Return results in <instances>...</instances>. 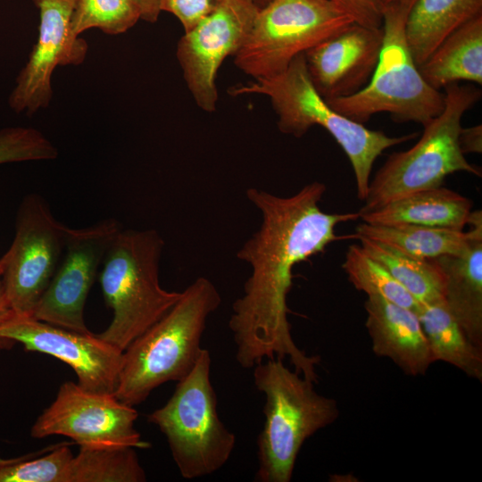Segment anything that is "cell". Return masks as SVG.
Instances as JSON below:
<instances>
[{
    "mask_svg": "<svg viewBox=\"0 0 482 482\" xmlns=\"http://www.w3.org/2000/svg\"><path fill=\"white\" fill-rule=\"evenodd\" d=\"M410 8H383V42L377 66L369 82L356 93L327 103L344 116L364 123L387 112L393 120L425 126L445 107V93L433 88L421 76L405 39Z\"/></svg>",
    "mask_w": 482,
    "mask_h": 482,
    "instance_id": "52a82bcc",
    "label": "cell"
},
{
    "mask_svg": "<svg viewBox=\"0 0 482 482\" xmlns=\"http://www.w3.org/2000/svg\"><path fill=\"white\" fill-rule=\"evenodd\" d=\"M416 0H380L383 8L387 5H403L411 9Z\"/></svg>",
    "mask_w": 482,
    "mask_h": 482,
    "instance_id": "e575fe53",
    "label": "cell"
},
{
    "mask_svg": "<svg viewBox=\"0 0 482 482\" xmlns=\"http://www.w3.org/2000/svg\"><path fill=\"white\" fill-rule=\"evenodd\" d=\"M220 303V292L207 278L189 284L170 310L123 352L114 395L134 407L159 386L185 378L204 349L208 318Z\"/></svg>",
    "mask_w": 482,
    "mask_h": 482,
    "instance_id": "7a4b0ae2",
    "label": "cell"
},
{
    "mask_svg": "<svg viewBox=\"0 0 482 482\" xmlns=\"http://www.w3.org/2000/svg\"><path fill=\"white\" fill-rule=\"evenodd\" d=\"M138 10L140 20L155 22L162 12L163 0H132Z\"/></svg>",
    "mask_w": 482,
    "mask_h": 482,
    "instance_id": "d6a6232c",
    "label": "cell"
},
{
    "mask_svg": "<svg viewBox=\"0 0 482 482\" xmlns=\"http://www.w3.org/2000/svg\"><path fill=\"white\" fill-rule=\"evenodd\" d=\"M472 201L443 186L424 189L361 212L363 222L379 225L415 224L463 230Z\"/></svg>",
    "mask_w": 482,
    "mask_h": 482,
    "instance_id": "d6986e66",
    "label": "cell"
},
{
    "mask_svg": "<svg viewBox=\"0 0 482 482\" xmlns=\"http://www.w3.org/2000/svg\"><path fill=\"white\" fill-rule=\"evenodd\" d=\"M259 8L252 0H222L209 15L179 38L176 56L195 104L216 110V77L224 60L245 43Z\"/></svg>",
    "mask_w": 482,
    "mask_h": 482,
    "instance_id": "4fadbf2b",
    "label": "cell"
},
{
    "mask_svg": "<svg viewBox=\"0 0 482 482\" xmlns=\"http://www.w3.org/2000/svg\"><path fill=\"white\" fill-rule=\"evenodd\" d=\"M416 312L434 362H447L467 376L482 381V348L468 338L444 299L421 303Z\"/></svg>",
    "mask_w": 482,
    "mask_h": 482,
    "instance_id": "7402d4cb",
    "label": "cell"
},
{
    "mask_svg": "<svg viewBox=\"0 0 482 482\" xmlns=\"http://www.w3.org/2000/svg\"><path fill=\"white\" fill-rule=\"evenodd\" d=\"M38 10V34L9 96L8 104L16 113L34 114L48 107L53 98L52 76L58 66L79 65L88 46L71 35L75 0H33Z\"/></svg>",
    "mask_w": 482,
    "mask_h": 482,
    "instance_id": "9a60e30c",
    "label": "cell"
},
{
    "mask_svg": "<svg viewBox=\"0 0 482 482\" xmlns=\"http://www.w3.org/2000/svg\"><path fill=\"white\" fill-rule=\"evenodd\" d=\"M443 111L424 127L418 142L410 149L390 154L370 180L365 212L417 191L441 187L445 178L457 171L480 177L461 151L459 133L461 118L481 97L471 84L453 83L445 87Z\"/></svg>",
    "mask_w": 482,
    "mask_h": 482,
    "instance_id": "8992f818",
    "label": "cell"
},
{
    "mask_svg": "<svg viewBox=\"0 0 482 482\" xmlns=\"http://www.w3.org/2000/svg\"><path fill=\"white\" fill-rule=\"evenodd\" d=\"M139 20L132 0H75L71 31L75 38L90 29L119 35L127 32Z\"/></svg>",
    "mask_w": 482,
    "mask_h": 482,
    "instance_id": "4316f807",
    "label": "cell"
},
{
    "mask_svg": "<svg viewBox=\"0 0 482 482\" xmlns=\"http://www.w3.org/2000/svg\"><path fill=\"white\" fill-rule=\"evenodd\" d=\"M67 228L41 195L22 199L12 243L0 258L4 291L13 314L32 317L61 261Z\"/></svg>",
    "mask_w": 482,
    "mask_h": 482,
    "instance_id": "30bf717a",
    "label": "cell"
},
{
    "mask_svg": "<svg viewBox=\"0 0 482 482\" xmlns=\"http://www.w3.org/2000/svg\"><path fill=\"white\" fill-rule=\"evenodd\" d=\"M326 186L305 185L290 196L249 188L248 200L260 211L258 230L242 245L237 257L251 266L244 294L232 304L229 327L236 345V360L245 369L266 359L287 357L295 370L314 383L320 358L310 356L295 343L288 322L287 298L293 269L341 238L340 223L360 219L359 212L328 213L319 205Z\"/></svg>",
    "mask_w": 482,
    "mask_h": 482,
    "instance_id": "6da1fadb",
    "label": "cell"
},
{
    "mask_svg": "<svg viewBox=\"0 0 482 482\" xmlns=\"http://www.w3.org/2000/svg\"><path fill=\"white\" fill-rule=\"evenodd\" d=\"M345 9L354 22L372 28H381L383 6L380 0H329Z\"/></svg>",
    "mask_w": 482,
    "mask_h": 482,
    "instance_id": "4dcf8cb0",
    "label": "cell"
},
{
    "mask_svg": "<svg viewBox=\"0 0 482 482\" xmlns=\"http://www.w3.org/2000/svg\"><path fill=\"white\" fill-rule=\"evenodd\" d=\"M70 443L50 445L0 467V482H64L73 457Z\"/></svg>",
    "mask_w": 482,
    "mask_h": 482,
    "instance_id": "83f0119b",
    "label": "cell"
},
{
    "mask_svg": "<svg viewBox=\"0 0 482 482\" xmlns=\"http://www.w3.org/2000/svg\"><path fill=\"white\" fill-rule=\"evenodd\" d=\"M122 229L112 218L91 226L67 228L62 258L32 317L79 333H90L84 307L100 264Z\"/></svg>",
    "mask_w": 482,
    "mask_h": 482,
    "instance_id": "7c38bea8",
    "label": "cell"
},
{
    "mask_svg": "<svg viewBox=\"0 0 482 482\" xmlns=\"http://www.w3.org/2000/svg\"><path fill=\"white\" fill-rule=\"evenodd\" d=\"M426 82L440 90L459 81L482 84V15L449 35L419 66Z\"/></svg>",
    "mask_w": 482,
    "mask_h": 482,
    "instance_id": "44dd1931",
    "label": "cell"
},
{
    "mask_svg": "<svg viewBox=\"0 0 482 482\" xmlns=\"http://www.w3.org/2000/svg\"><path fill=\"white\" fill-rule=\"evenodd\" d=\"M2 271H3V264L0 261V323H2L4 320H6L11 314L12 311L9 307L8 302L5 297V294L4 291V287L2 283Z\"/></svg>",
    "mask_w": 482,
    "mask_h": 482,
    "instance_id": "836d02e7",
    "label": "cell"
},
{
    "mask_svg": "<svg viewBox=\"0 0 482 482\" xmlns=\"http://www.w3.org/2000/svg\"><path fill=\"white\" fill-rule=\"evenodd\" d=\"M0 341L21 343L26 351L59 359L76 373L83 389L113 394L123 362V352L90 333H79L12 314L0 323Z\"/></svg>",
    "mask_w": 482,
    "mask_h": 482,
    "instance_id": "5bb4252c",
    "label": "cell"
},
{
    "mask_svg": "<svg viewBox=\"0 0 482 482\" xmlns=\"http://www.w3.org/2000/svg\"><path fill=\"white\" fill-rule=\"evenodd\" d=\"M353 22L329 0H270L259 9L234 62L253 79L277 75L296 56Z\"/></svg>",
    "mask_w": 482,
    "mask_h": 482,
    "instance_id": "9c48e42d",
    "label": "cell"
},
{
    "mask_svg": "<svg viewBox=\"0 0 482 482\" xmlns=\"http://www.w3.org/2000/svg\"><path fill=\"white\" fill-rule=\"evenodd\" d=\"M211 365V354L203 349L195 367L178 381L167 403L147 415V421L165 436L172 459L187 479L220 470L236 446L235 434L218 414Z\"/></svg>",
    "mask_w": 482,
    "mask_h": 482,
    "instance_id": "ba28073f",
    "label": "cell"
},
{
    "mask_svg": "<svg viewBox=\"0 0 482 482\" xmlns=\"http://www.w3.org/2000/svg\"><path fill=\"white\" fill-rule=\"evenodd\" d=\"M383 42V29L353 22L303 54L309 76L325 98L351 96L370 79Z\"/></svg>",
    "mask_w": 482,
    "mask_h": 482,
    "instance_id": "2e32d148",
    "label": "cell"
},
{
    "mask_svg": "<svg viewBox=\"0 0 482 482\" xmlns=\"http://www.w3.org/2000/svg\"><path fill=\"white\" fill-rule=\"evenodd\" d=\"M164 241L155 229H123L103 261L99 282L113 317L99 338L121 352L177 303L181 292L168 291L159 280Z\"/></svg>",
    "mask_w": 482,
    "mask_h": 482,
    "instance_id": "5b68a950",
    "label": "cell"
},
{
    "mask_svg": "<svg viewBox=\"0 0 482 482\" xmlns=\"http://www.w3.org/2000/svg\"><path fill=\"white\" fill-rule=\"evenodd\" d=\"M353 286L370 295L380 296L400 306L417 311L420 303L360 245H351L342 265Z\"/></svg>",
    "mask_w": 482,
    "mask_h": 482,
    "instance_id": "484cf974",
    "label": "cell"
},
{
    "mask_svg": "<svg viewBox=\"0 0 482 482\" xmlns=\"http://www.w3.org/2000/svg\"><path fill=\"white\" fill-rule=\"evenodd\" d=\"M354 235L386 243L422 260L461 254L475 240L468 231L415 224L379 225L362 222L356 227Z\"/></svg>",
    "mask_w": 482,
    "mask_h": 482,
    "instance_id": "603a6c76",
    "label": "cell"
},
{
    "mask_svg": "<svg viewBox=\"0 0 482 482\" xmlns=\"http://www.w3.org/2000/svg\"><path fill=\"white\" fill-rule=\"evenodd\" d=\"M229 95L267 96L278 116L280 132L301 137L313 126L327 130L349 159L355 177L357 197L368 195L376 159L387 148L417 137V133L390 137L372 130L334 110L318 92L309 76L303 54L296 56L282 72L253 79L229 89Z\"/></svg>",
    "mask_w": 482,
    "mask_h": 482,
    "instance_id": "3957f363",
    "label": "cell"
},
{
    "mask_svg": "<svg viewBox=\"0 0 482 482\" xmlns=\"http://www.w3.org/2000/svg\"><path fill=\"white\" fill-rule=\"evenodd\" d=\"M138 413L114 394L94 393L71 381L62 383L54 402L33 424L30 435H60L79 446H131L146 449L135 428Z\"/></svg>",
    "mask_w": 482,
    "mask_h": 482,
    "instance_id": "8fae6325",
    "label": "cell"
},
{
    "mask_svg": "<svg viewBox=\"0 0 482 482\" xmlns=\"http://www.w3.org/2000/svg\"><path fill=\"white\" fill-rule=\"evenodd\" d=\"M482 15V0H416L405 22V39L419 67L453 31Z\"/></svg>",
    "mask_w": 482,
    "mask_h": 482,
    "instance_id": "ffe728a7",
    "label": "cell"
},
{
    "mask_svg": "<svg viewBox=\"0 0 482 482\" xmlns=\"http://www.w3.org/2000/svg\"><path fill=\"white\" fill-rule=\"evenodd\" d=\"M459 145L461 151L466 154L482 153V126L481 124L472 127L462 128L459 133Z\"/></svg>",
    "mask_w": 482,
    "mask_h": 482,
    "instance_id": "1f68e13d",
    "label": "cell"
},
{
    "mask_svg": "<svg viewBox=\"0 0 482 482\" xmlns=\"http://www.w3.org/2000/svg\"><path fill=\"white\" fill-rule=\"evenodd\" d=\"M131 446H79L64 482H144L145 470Z\"/></svg>",
    "mask_w": 482,
    "mask_h": 482,
    "instance_id": "d4e9b609",
    "label": "cell"
},
{
    "mask_svg": "<svg viewBox=\"0 0 482 482\" xmlns=\"http://www.w3.org/2000/svg\"><path fill=\"white\" fill-rule=\"evenodd\" d=\"M354 235V234H353ZM365 253L379 262L420 303L444 299V275L434 260L412 257L386 243L355 236Z\"/></svg>",
    "mask_w": 482,
    "mask_h": 482,
    "instance_id": "cb8c5ba5",
    "label": "cell"
},
{
    "mask_svg": "<svg viewBox=\"0 0 482 482\" xmlns=\"http://www.w3.org/2000/svg\"><path fill=\"white\" fill-rule=\"evenodd\" d=\"M253 378L265 395L254 480L289 482L303 443L338 418L337 402L320 395L313 381L289 370L280 358L255 365Z\"/></svg>",
    "mask_w": 482,
    "mask_h": 482,
    "instance_id": "277c9868",
    "label": "cell"
},
{
    "mask_svg": "<svg viewBox=\"0 0 482 482\" xmlns=\"http://www.w3.org/2000/svg\"><path fill=\"white\" fill-rule=\"evenodd\" d=\"M255 5L260 9L266 5L270 0H252Z\"/></svg>",
    "mask_w": 482,
    "mask_h": 482,
    "instance_id": "8d00e7d4",
    "label": "cell"
},
{
    "mask_svg": "<svg viewBox=\"0 0 482 482\" xmlns=\"http://www.w3.org/2000/svg\"><path fill=\"white\" fill-rule=\"evenodd\" d=\"M222 0H163L162 12L174 15L181 23L184 32L195 27L212 13Z\"/></svg>",
    "mask_w": 482,
    "mask_h": 482,
    "instance_id": "f546056e",
    "label": "cell"
},
{
    "mask_svg": "<svg viewBox=\"0 0 482 482\" xmlns=\"http://www.w3.org/2000/svg\"><path fill=\"white\" fill-rule=\"evenodd\" d=\"M21 456L13 458H2L0 457V467L18 461Z\"/></svg>",
    "mask_w": 482,
    "mask_h": 482,
    "instance_id": "d590c367",
    "label": "cell"
},
{
    "mask_svg": "<svg viewBox=\"0 0 482 482\" xmlns=\"http://www.w3.org/2000/svg\"><path fill=\"white\" fill-rule=\"evenodd\" d=\"M364 308L374 353L406 375H424L434 360L417 312L376 295L368 296Z\"/></svg>",
    "mask_w": 482,
    "mask_h": 482,
    "instance_id": "e0dca14e",
    "label": "cell"
},
{
    "mask_svg": "<svg viewBox=\"0 0 482 482\" xmlns=\"http://www.w3.org/2000/svg\"><path fill=\"white\" fill-rule=\"evenodd\" d=\"M55 145L38 129L13 126L0 129V164L57 158Z\"/></svg>",
    "mask_w": 482,
    "mask_h": 482,
    "instance_id": "f1b7e54d",
    "label": "cell"
},
{
    "mask_svg": "<svg viewBox=\"0 0 482 482\" xmlns=\"http://www.w3.org/2000/svg\"><path fill=\"white\" fill-rule=\"evenodd\" d=\"M444 278V301L468 338L482 348V240L458 255L431 259Z\"/></svg>",
    "mask_w": 482,
    "mask_h": 482,
    "instance_id": "ac0fdd59",
    "label": "cell"
}]
</instances>
